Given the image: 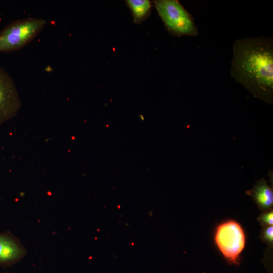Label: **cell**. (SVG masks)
<instances>
[{"label":"cell","mask_w":273,"mask_h":273,"mask_svg":"<svg viewBox=\"0 0 273 273\" xmlns=\"http://www.w3.org/2000/svg\"><path fill=\"white\" fill-rule=\"evenodd\" d=\"M230 75L255 97L268 104L273 99V39H237L233 44Z\"/></svg>","instance_id":"1"},{"label":"cell","mask_w":273,"mask_h":273,"mask_svg":"<svg viewBox=\"0 0 273 273\" xmlns=\"http://www.w3.org/2000/svg\"><path fill=\"white\" fill-rule=\"evenodd\" d=\"M153 3L165 29L172 35L195 36L198 28L191 15L177 0H155Z\"/></svg>","instance_id":"2"},{"label":"cell","mask_w":273,"mask_h":273,"mask_svg":"<svg viewBox=\"0 0 273 273\" xmlns=\"http://www.w3.org/2000/svg\"><path fill=\"white\" fill-rule=\"evenodd\" d=\"M47 23L42 18H27L10 23L0 31V52L20 50L30 42Z\"/></svg>","instance_id":"3"},{"label":"cell","mask_w":273,"mask_h":273,"mask_svg":"<svg viewBox=\"0 0 273 273\" xmlns=\"http://www.w3.org/2000/svg\"><path fill=\"white\" fill-rule=\"evenodd\" d=\"M215 241L224 256L235 263L244 247L245 237L241 225L236 221H229L217 227Z\"/></svg>","instance_id":"4"},{"label":"cell","mask_w":273,"mask_h":273,"mask_svg":"<svg viewBox=\"0 0 273 273\" xmlns=\"http://www.w3.org/2000/svg\"><path fill=\"white\" fill-rule=\"evenodd\" d=\"M21 108V101L14 81L0 67V125L15 117Z\"/></svg>","instance_id":"5"},{"label":"cell","mask_w":273,"mask_h":273,"mask_svg":"<svg viewBox=\"0 0 273 273\" xmlns=\"http://www.w3.org/2000/svg\"><path fill=\"white\" fill-rule=\"evenodd\" d=\"M24 254L23 248L13 238L8 235L0 234V264L15 262Z\"/></svg>","instance_id":"6"},{"label":"cell","mask_w":273,"mask_h":273,"mask_svg":"<svg viewBox=\"0 0 273 273\" xmlns=\"http://www.w3.org/2000/svg\"><path fill=\"white\" fill-rule=\"evenodd\" d=\"M246 193L251 196L258 205L263 208H268L272 205V190L264 179L258 181L253 188Z\"/></svg>","instance_id":"7"},{"label":"cell","mask_w":273,"mask_h":273,"mask_svg":"<svg viewBox=\"0 0 273 273\" xmlns=\"http://www.w3.org/2000/svg\"><path fill=\"white\" fill-rule=\"evenodd\" d=\"M125 2L131 12L134 23L140 24L150 15L152 2L149 0H126Z\"/></svg>","instance_id":"8"},{"label":"cell","mask_w":273,"mask_h":273,"mask_svg":"<svg viewBox=\"0 0 273 273\" xmlns=\"http://www.w3.org/2000/svg\"><path fill=\"white\" fill-rule=\"evenodd\" d=\"M272 216L273 213L272 211H270L264 214H263L261 217V219L263 223L271 225L272 224Z\"/></svg>","instance_id":"9"},{"label":"cell","mask_w":273,"mask_h":273,"mask_svg":"<svg viewBox=\"0 0 273 273\" xmlns=\"http://www.w3.org/2000/svg\"><path fill=\"white\" fill-rule=\"evenodd\" d=\"M264 236L267 240L271 242L272 241L273 228L272 225H269L264 231Z\"/></svg>","instance_id":"10"}]
</instances>
